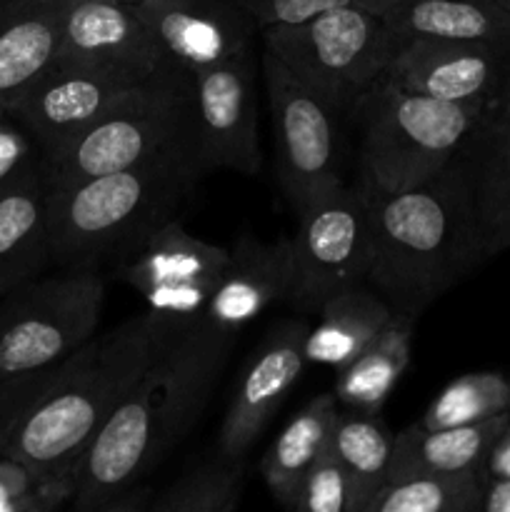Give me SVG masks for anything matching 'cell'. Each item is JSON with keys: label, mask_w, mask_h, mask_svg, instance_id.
I'll list each match as a JSON object with an SVG mask.
<instances>
[{"label": "cell", "mask_w": 510, "mask_h": 512, "mask_svg": "<svg viewBox=\"0 0 510 512\" xmlns=\"http://www.w3.org/2000/svg\"><path fill=\"white\" fill-rule=\"evenodd\" d=\"M510 413L453 428L425 430L418 423L395 433L388 483L420 478V475L468 473L483 468L493 440L503 433Z\"/></svg>", "instance_id": "obj_20"}, {"label": "cell", "mask_w": 510, "mask_h": 512, "mask_svg": "<svg viewBox=\"0 0 510 512\" xmlns=\"http://www.w3.org/2000/svg\"><path fill=\"white\" fill-rule=\"evenodd\" d=\"M73 495L75 475H45L0 455V512H55Z\"/></svg>", "instance_id": "obj_30"}, {"label": "cell", "mask_w": 510, "mask_h": 512, "mask_svg": "<svg viewBox=\"0 0 510 512\" xmlns=\"http://www.w3.org/2000/svg\"><path fill=\"white\" fill-rule=\"evenodd\" d=\"M510 248V210L503 218V223L495 228V233L488 238V255L500 253V250Z\"/></svg>", "instance_id": "obj_38"}, {"label": "cell", "mask_w": 510, "mask_h": 512, "mask_svg": "<svg viewBox=\"0 0 510 512\" xmlns=\"http://www.w3.org/2000/svg\"><path fill=\"white\" fill-rule=\"evenodd\" d=\"M385 20L395 40L423 35L510 43V10L498 0H395Z\"/></svg>", "instance_id": "obj_23"}, {"label": "cell", "mask_w": 510, "mask_h": 512, "mask_svg": "<svg viewBox=\"0 0 510 512\" xmlns=\"http://www.w3.org/2000/svg\"><path fill=\"white\" fill-rule=\"evenodd\" d=\"M203 175L195 140L148 163L93 178L50 183V260L63 268L125 258L158 225L175 218Z\"/></svg>", "instance_id": "obj_3"}, {"label": "cell", "mask_w": 510, "mask_h": 512, "mask_svg": "<svg viewBox=\"0 0 510 512\" xmlns=\"http://www.w3.org/2000/svg\"><path fill=\"white\" fill-rule=\"evenodd\" d=\"M305 320H283L268 330L235 380L218 435V455L225 460L248 458L280 403L305 368Z\"/></svg>", "instance_id": "obj_14"}, {"label": "cell", "mask_w": 510, "mask_h": 512, "mask_svg": "<svg viewBox=\"0 0 510 512\" xmlns=\"http://www.w3.org/2000/svg\"><path fill=\"white\" fill-rule=\"evenodd\" d=\"M33 160V145H30L28 130L23 125L8 123V115L0 120V188L23 173Z\"/></svg>", "instance_id": "obj_33"}, {"label": "cell", "mask_w": 510, "mask_h": 512, "mask_svg": "<svg viewBox=\"0 0 510 512\" xmlns=\"http://www.w3.org/2000/svg\"><path fill=\"white\" fill-rule=\"evenodd\" d=\"M245 460L215 458L158 493L148 512H233L243 490Z\"/></svg>", "instance_id": "obj_29"}, {"label": "cell", "mask_w": 510, "mask_h": 512, "mask_svg": "<svg viewBox=\"0 0 510 512\" xmlns=\"http://www.w3.org/2000/svg\"><path fill=\"white\" fill-rule=\"evenodd\" d=\"M485 478H510V420L503 428V433L493 440L488 455L483 460V468H480Z\"/></svg>", "instance_id": "obj_34"}, {"label": "cell", "mask_w": 510, "mask_h": 512, "mask_svg": "<svg viewBox=\"0 0 510 512\" xmlns=\"http://www.w3.org/2000/svg\"><path fill=\"white\" fill-rule=\"evenodd\" d=\"M293 235V300L305 313H318L333 295L368 283L373 243L363 188L340 185L300 210Z\"/></svg>", "instance_id": "obj_9"}, {"label": "cell", "mask_w": 510, "mask_h": 512, "mask_svg": "<svg viewBox=\"0 0 510 512\" xmlns=\"http://www.w3.org/2000/svg\"><path fill=\"white\" fill-rule=\"evenodd\" d=\"M55 65L138 85L158 73L163 58L135 5L123 0H70Z\"/></svg>", "instance_id": "obj_15"}, {"label": "cell", "mask_w": 510, "mask_h": 512, "mask_svg": "<svg viewBox=\"0 0 510 512\" xmlns=\"http://www.w3.org/2000/svg\"><path fill=\"white\" fill-rule=\"evenodd\" d=\"M190 140L193 80L163 63L90 128L43 153V170L50 183L93 178L148 163Z\"/></svg>", "instance_id": "obj_5"}, {"label": "cell", "mask_w": 510, "mask_h": 512, "mask_svg": "<svg viewBox=\"0 0 510 512\" xmlns=\"http://www.w3.org/2000/svg\"><path fill=\"white\" fill-rule=\"evenodd\" d=\"M480 510L510 512V478H485Z\"/></svg>", "instance_id": "obj_37"}, {"label": "cell", "mask_w": 510, "mask_h": 512, "mask_svg": "<svg viewBox=\"0 0 510 512\" xmlns=\"http://www.w3.org/2000/svg\"><path fill=\"white\" fill-rule=\"evenodd\" d=\"M338 398L335 393L315 395L303 405L273 440L268 453L260 460V475L268 485L270 495L280 505L290 508L293 495L310 465L328 450L335 420H338Z\"/></svg>", "instance_id": "obj_24"}, {"label": "cell", "mask_w": 510, "mask_h": 512, "mask_svg": "<svg viewBox=\"0 0 510 512\" xmlns=\"http://www.w3.org/2000/svg\"><path fill=\"white\" fill-rule=\"evenodd\" d=\"M228 258V248L195 238L178 218H170L120 258L115 278L143 295L163 333H175L203 318Z\"/></svg>", "instance_id": "obj_10"}, {"label": "cell", "mask_w": 510, "mask_h": 512, "mask_svg": "<svg viewBox=\"0 0 510 512\" xmlns=\"http://www.w3.org/2000/svg\"><path fill=\"white\" fill-rule=\"evenodd\" d=\"M123 3H130V5H138V3H143V0H123Z\"/></svg>", "instance_id": "obj_41"}, {"label": "cell", "mask_w": 510, "mask_h": 512, "mask_svg": "<svg viewBox=\"0 0 510 512\" xmlns=\"http://www.w3.org/2000/svg\"><path fill=\"white\" fill-rule=\"evenodd\" d=\"M260 38L300 83L343 115L383 78L398 48L385 15L365 8H335L303 23L265 25Z\"/></svg>", "instance_id": "obj_7"}, {"label": "cell", "mask_w": 510, "mask_h": 512, "mask_svg": "<svg viewBox=\"0 0 510 512\" xmlns=\"http://www.w3.org/2000/svg\"><path fill=\"white\" fill-rule=\"evenodd\" d=\"M290 510L303 512H355L353 493H350V483L345 478L343 468L338 460L333 458L330 450H325L303 480L298 483L293 495Z\"/></svg>", "instance_id": "obj_31"}, {"label": "cell", "mask_w": 510, "mask_h": 512, "mask_svg": "<svg viewBox=\"0 0 510 512\" xmlns=\"http://www.w3.org/2000/svg\"><path fill=\"white\" fill-rule=\"evenodd\" d=\"M253 53L205 68L193 78V138L203 173L258 175V93Z\"/></svg>", "instance_id": "obj_11"}, {"label": "cell", "mask_w": 510, "mask_h": 512, "mask_svg": "<svg viewBox=\"0 0 510 512\" xmlns=\"http://www.w3.org/2000/svg\"><path fill=\"white\" fill-rule=\"evenodd\" d=\"M485 238L510 210V113L488 110L460 150Z\"/></svg>", "instance_id": "obj_25"}, {"label": "cell", "mask_w": 510, "mask_h": 512, "mask_svg": "<svg viewBox=\"0 0 510 512\" xmlns=\"http://www.w3.org/2000/svg\"><path fill=\"white\" fill-rule=\"evenodd\" d=\"M48 260V180L30 163L0 188V293L18 290Z\"/></svg>", "instance_id": "obj_19"}, {"label": "cell", "mask_w": 510, "mask_h": 512, "mask_svg": "<svg viewBox=\"0 0 510 512\" xmlns=\"http://www.w3.org/2000/svg\"><path fill=\"white\" fill-rule=\"evenodd\" d=\"M5 3H10V0H0V8H3V5H5Z\"/></svg>", "instance_id": "obj_43"}, {"label": "cell", "mask_w": 510, "mask_h": 512, "mask_svg": "<svg viewBox=\"0 0 510 512\" xmlns=\"http://www.w3.org/2000/svg\"><path fill=\"white\" fill-rule=\"evenodd\" d=\"M140 85V83H138ZM138 85L120 83L83 68L53 65L8 108L40 150L50 153L95 123Z\"/></svg>", "instance_id": "obj_16"}, {"label": "cell", "mask_w": 510, "mask_h": 512, "mask_svg": "<svg viewBox=\"0 0 510 512\" xmlns=\"http://www.w3.org/2000/svg\"><path fill=\"white\" fill-rule=\"evenodd\" d=\"M258 28L265 25H290L303 23L313 15L335 8H365L385 15L395 5V0H240Z\"/></svg>", "instance_id": "obj_32"}, {"label": "cell", "mask_w": 510, "mask_h": 512, "mask_svg": "<svg viewBox=\"0 0 510 512\" xmlns=\"http://www.w3.org/2000/svg\"><path fill=\"white\" fill-rule=\"evenodd\" d=\"M153 498H155V490L150 488V485L138 483L133 485V488L115 495V498L105 505L103 512H148Z\"/></svg>", "instance_id": "obj_35"}, {"label": "cell", "mask_w": 510, "mask_h": 512, "mask_svg": "<svg viewBox=\"0 0 510 512\" xmlns=\"http://www.w3.org/2000/svg\"><path fill=\"white\" fill-rule=\"evenodd\" d=\"M483 483L480 470L385 483L363 512H478Z\"/></svg>", "instance_id": "obj_27"}, {"label": "cell", "mask_w": 510, "mask_h": 512, "mask_svg": "<svg viewBox=\"0 0 510 512\" xmlns=\"http://www.w3.org/2000/svg\"><path fill=\"white\" fill-rule=\"evenodd\" d=\"M135 10L163 63L188 78L253 50L260 33L240 0H143Z\"/></svg>", "instance_id": "obj_13"}, {"label": "cell", "mask_w": 510, "mask_h": 512, "mask_svg": "<svg viewBox=\"0 0 510 512\" xmlns=\"http://www.w3.org/2000/svg\"><path fill=\"white\" fill-rule=\"evenodd\" d=\"M495 110H500V113H510V70H508V78H505L503 88H500L498 100H495Z\"/></svg>", "instance_id": "obj_39"}, {"label": "cell", "mask_w": 510, "mask_h": 512, "mask_svg": "<svg viewBox=\"0 0 510 512\" xmlns=\"http://www.w3.org/2000/svg\"><path fill=\"white\" fill-rule=\"evenodd\" d=\"M105 280L98 265H75L20 290L0 313V390H28L95 335Z\"/></svg>", "instance_id": "obj_6"}, {"label": "cell", "mask_w": 510, "mask_h": 512, "mask_svg": "<svg viewBox=\"0 0 510 512\" xmlns=\"http://www.w3.org/2000/svg\"><path fill=\"white\" fill-rule=\"evenodd\" d=\"M263 80L273 115L278 180L295 215L343 183L340 110L300 83L263 48Z\"/></svg>", "instance_id": "obj_8"}, {"label": "cell", "mask_w": 510, "mask_h": 512, "mask_svg": "<svg viewBox=\"0 0 510 512\" xmlns=\"http://www.w3.org/2000/svg\"><path fill=\"white\" fill-rule=\"evenodd\" d=\"M393 443L395 433H390L380 415L348 408L338 413L328 450L348 478L355 512H363L373 493L388 483Z\"/></svg>", "instance_id": "obj_26"}, {"label": "cell", "mask_w": 510, "mask_h": 512, "mask_svg": "<svg viewBox=\"0 0 510 512\" xmlns=\"http://www.w3.org/2000/svg\"><path fill=\"white\" fill-rule=\"evenodd\" d=\"M318 315L305 335V363L340 370L385 328L393 308L373 285L360 283L325 300Z\"/></svg>", "instance_id": "obj_22"}, {"label": "cell", "mask_w": 510, "mask_h": 512, "mask_svg": "<svg viewBox=\"0 0 510 512\" xmlns=\"http://www.w3.org/2000/svg\"><path fill=\"white\" fill-rule=\"evenodd\" d=\"M500 5H503V8H508L510 10V0H498Z\"/></svg>", "instance_id": "obj_40"}, {"label": "cell", "mask_w": 510, "mask_h": 512, "mask_svg": "<svg viewBox=\"0 0 510 512\" xmlns=\"http://www.w3.org/2000/svg\"><path fill=\"white\" fill-rule=\"evenodd\" d=\"M70 0H10L0 8V108L55 65Z\"/></svg>", "instance_id": "obj_18"}, {"label": "cell", "mask_w": 510, "mask_h": 512, "mask_svg": "<svg viewBox=\"0 0 510 512\" xmlns=\"http://www.w3.org/2000/svg\"><path fill=\"white\" fill-rule=\"evenodd\" d=\"M160 338L163 333L148 310L93 335L30 395L0 455L45 475H75L85 445L138 383Z\"/></svg>", "instance_id": "obj_2"}, {"label": "cell", "mask_w": 510, "mask_h": 512, "mask_svg": "<svg viewBox=\"0 0 510 512\" xmlns=\"http://www.w3.org/2000/svg\"><path fill=\"white\" fill-rule=\"evenodd\" d=\"M500 413H510V375L503 370H478L445 385L425 408L418 425L425 430L453 428Z\"/></svg>", "instance_id": "obj_28"}, {"label": "cell", "mask_w": 510, "mask_h": 512, "mask_svg": "<svg viewBox=\"0 0 510 512\" xmlns=\"http://www.w3.org/2000/svg\"><path fill=\"white\" fill-rule=\"evenodd\" d=\"M293 285V238L265 243L243 233L230 248L228 265L210 295L203 320L228 333H238L270 305L290 298Z\"/></svg>", "instance_id": "obj_17"}, {"label": "cell", "mask_w": 510, "mask_h": 512, "mask_svg": "<svg viewBox=\"0 0 510 512\" xmlns=\"http://www.w3.org/2000/svg\"><path fill=\"white\" fill-rule=\"evenodd\" d=\"M5 115H8V113H5V110H3V108H0V120H3V118H5Z\"/></svg>", "instance_id": "obj_42"}, {"label": "cell", "mask_w": 510, "mask_h": 512, "mask_svg": "<svg viewBox=\"0 0 510 512\" xmlns=\"http://www.w3.org/2000/svg\"><path fill=\"white\" fill-rule=\"evenodd\" d=\"M493 103L428 98L398 90L380 78L350 115L360 128L358 183L398 193L425 183L458 158L465 140Z\"/></svg>", "instance_id": "obj_4"}, {"label": "cell", "mask_w": 510, "mask_h": 512, "mask_svg": "<svg viewBox=\"0 0 510 512\" xmlns=\"http://www.w3.org/2000/svg\"><path fill=\"white\" fill-rule=\"evenodd\" d=\"M415 320L418 315L393 310L385 328L338 370L333 393L343 408L380 415L385 400L410 365Z\"/></svg>", "instance_id": "obj_21"}, {"label": "cell", "mask_w": 510, "mask_h": 512, "mask_svg": "<svg viewBox=\"0 0 510 512\" xmlns=\"http://www.w3.org/2000/svg\"><path fill=\"white\" fill-rule=\"evenodd\" d=\"M360 188L368 200L373 243L368 285L395 313L420 315L488 255L460 155L415 188Z\"/></svg>", "instance_id": "obj_1"}, {"label": "cell", "mask_w": 510, "mask_h": 512, "mask_svg": "<svg viewBox=\"0 0 510 512\" xmlns=\"http://www.w3.org/2000/svg\"><path fill=\"white\" fill-rule=\"evenodd\" d=\"M510 70V43L448 38H403L390 55L383 80L428 98L470 103L498 100Z\"/></svg>", "instance_id": "obj_12"}, {"label": "cell", "mask_w": 510, "mask_h": 512, "mask_svg": "<svg viewBox=\"0 0 510 512\" xmlns=\"http://www.w3.org/2000/svg\"><path fill=\"white\" fill-rule=\"evenodd\" d=\"M43 383H45V380H43ZM43 383H40V385H43ZM40 385H35V388H28V390H0V448H3L5 435H8L13 420L18 418L20 408L28 403V398L35 393V390L40 388Z\"/></svg>", "instance_id": "obj_36"}]
</instances>
